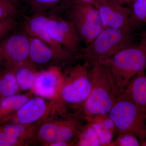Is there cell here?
Instances as JSON below:
<instances>
[{"label":"cell","mask_w":146,"mask_h":146,"mask_svg":"<svg viewBox=\"0 0 146 146\" xmlns=\"http://www.w3.org/2000/svg\"><path fill=\"white\" fill-rule=\"evenodd\" d=\"M89 68L91 90L82 106L84 119L108 115L119 96L115 78L108 65L98 62Z\"/></svg>","instance_id":"6da1fadb"},{"label":"cell","mask_w":146,"mask_h":146,"mask_svg":"<svg viewBox=\"0 0 146 146\" xmlns=\"http://www.w3.org/2000/svg\"><path fill=\"white\" fill-rule=\"evenodd\" d=\"M133 32L130 27L103 29L89 44L82 48L77 56L88 68L133 44Z\"/></svg>","instance_id":"7a4b0ae2"},{"label":"cell","mask_w":146,"mask_h":146,"mask_svg":"<svg viewBox=\"0 0 146 146\" xmlns=\"http://www.w3.org/2000/svg\"><path fill=\"white\" fill-rule=\"evenodd\" d=\"M100 62L109 67L119 96L134 77L146 70V49L133 45Z\"/></svg>","instance_id":"3957f363"},{"label":"cell","mask_w":146,"mask_h":146,"mask_svg":"<svg viewBox=\"0 0 146 146\" xmlns=\"http://www.w3.org/2000/svg\"><path fill=\"white\" fill-rule=\"evenodd\" d=\"M108 116L119 133L136 136L142 144L146 141V114L132 102L120 95Z\"/></svg>","instance_id":"277c9868"},{"label":"cell","mask_w":146,"mask_h":146,"mask_svg":"<svg viewBox=\"0 0 146 146\" xmlns=\"http://www.w3.org/2000/svg\"><path fill=\"white\" fill-rule=\"evenodd\" d=\"M91 90L89 68L84 64H78L68 68L63 74L58 96L65 103L82 106Z\"/></svg>","instance_id":"5b68a950"},{"label":"cell","mask_w":146,"mask_h":146,"mask_svg":"<svg viewBox=\"0 0 146 146\" xmlns=\"http://www.w3.org/2000/svg\"><path fill=\"white\" fill-rule=\"evenodd\" d=\"M65 12L66 19L72 23L85 46L91 43L103 29L98 11L93 4H75Z\"/></svg>","instance_id":"8992f818"},{"label":"cell","mask_w":146,"mask_h":146,"mask_svg":"<svg viewBox=\"0 0 146 146\" xmlns=\"http://www.w3.org/2000/svg\"><path fill=\"white\" fill-rule=\"evenodd\" d=\"M29 36L18 32L0 40V68L13 71L30 60Z\"/></svg>","instance_id":"52a82bcc"},{"label":"cell","mask_w":146,"mask_h":146,"mask_svg":"<svg viewBox=\"0 0 146 146\" xmlns=\"http://www.w3.org/2000/svg\"><path fill=\"white\" fill-rule=\"evenodd\" d=\"M48 16L44 14H35L24 17L25 31L29 36L36 37L52 48L62 62L77 58L70 50L55 42L50 36L48 30Z\"/></svg>","instance_id":"ba28073f"},{"label":"cell","mask_w":146,"mask_h":146,"mask_svg":"<svg viewBox=\"0 0 146 146\" xmlns=\"http://www.w3.org/2000/svg\"><path fill=\"white\" fill-rule=\"evenodd\" d=\"M48 16V30L50 36L77 57L82 48L81 41L72 23L66 18L56 15Z\"/></svg>","instance_id":"9c48e42d"},{"label":"cell","mask_w":146,"mask_h":146,"mask_svg":"<svg viewBox=\"0 0 146 146\" xmlns=\"http://www.w3.org/2000/svg\"><path fill=\"white\" fill-rule=\"evenodd\" d=\"M82 127L79 121L73 119L48 122L39 128L38 135L42 141L48 145L58 141L72 143L78 138Z\"/></svg>","instance_id":"30bf717a"},{"label":"cell","mask_w":146,"mask_h":146,"mask_svg":"<svg viewBox=\"0 0 146 146\" xmlns=\"http://www.w3.org/2000/svg\"><path fill=\"white\" fill-rule=\"evenodd\" d=\"M92 4L98 11L103 29L129 27V7L121 5L116 0H95Z\"/></svg>","instance_id":"8fae6325"},{"label":"cell","mask_w":146,"mask_h":146,"mask_svg":"<svg viewBox=\"0 0 146 146\" xmlns=\"http://www.w3.org/2000/svg\"><path fill=\"white\" fill-rule=\"evenodd\" d=\"M63 80V74L56 67L38 72L32 89L39 97L52 98L58 96Z\"/></svg>","instance_id":"7c38bea8"},{"label":"cell","mask_w":146,"mask_h":146,"mask_svg":"<svg viewBox=\"0 0 146 146\" xmlns=\"http://www.w3.org/2000/svg\"><path fill=\"white\" fill-rule=\"evenodd\" d=\"M48 106L46 102L42 97L29 99L13 116L15 121L13 123L31 125L44 116Z\"/></svg>","instance_id":"4fadbf2b"},{"label":"cell","mask_w":146,"mask_h":146,"mask_svg":"<svg viewBox=\"0 0 146 146\" xmlns=\"http://www.w3.org/2000/svg\"><path fill=\"white\" fill-rule=\"evenodd\" d=\"M120 95L133 103L146 114V74H138L125 88Z\"/></svg>","instance_id":"5bb4252c"},{"label":"cell","mask_w":146,"mask_h":146,"mask_svg":"<svg viewBox=\"0 0 146 146\" xmlns=\"http://www.w3.org/2000/svg\"><path fill=\"white\" fill-rule=\"evenodd\" d=\"M29 58L35 66L44 65L53 60L62 63L51 47L36 37L30 36Z\"/></svg>","instance_id":"9a60e30c"},{"label":"cell","mask_w":146,"mask_h":146,"mask_svg":"<svg viewBox=\"0 0 146 146\" xmlns=\"http://www.w3.org/2000/svg\"><path fill=\"white\" fill-rule=\"evenodd\" d=\"M30 125L13 123L0 127V146L19 145L31 131Z\"/></svg>","instance_id":"2e32d148"},{"label":"cell","mask_w":146,"mask_h":146,"mask_svg":"<svg viewBox=\"0 0 146 146\" xmlns=\"http://www.w3.org/2000/svg\"><path fill=\"white\" fill-rule=\"evenodd\" d=\"M29 99L27 95L19 94L0 98V123L12 118Z\"/></svg>","instance_id":"e0dca14e"},{"label":"cell","mask_w":146,"mask_h":146,"mask_svg":"<svg viewBox=\"0 0 146 146\" xmlns=\"http://www.w3.org/2000/svg\"><path fill=\"white\" fill-rule=\"evenodd\" d=\"M20 89L27 91L32 89L35 77L38 72L32 63L21 65L13 71Z\"/></svg>","instance_id":"ac0fdd59"},{"label":"cell","mask_w":146,"mask_h":146,"mask_svg":"<svg viewBox=\"0 0 146 146\" xmlns=\"http://www.w3.org/2000/svg\"><path fill=\"white\" fill-rule=\"evenodd\" d=\"M130 8L129 25L134 32L146 25V0H136Z\"/></svg>","instance_id":"d6986e66"},{"label":"cell","mask_w":146,"mask_h":146,"mask_svg":"<svg viewBox=\"0 0 146 146\" xmlns=\"http://www.w3.org/2000/svg\"><path fill=\"white\" fill-rule=\"evenodd\" d=\"M20 89L13 71L0 68V98L17 94Z\"/></svg>","instance_id":"ffe728a7"},{"label":"cell","mask_w":146,"mask_h":146,"mask_svg":"<svg viewBox=\"0 0 146 146\" xmlns=\"http://www.w3.org/2000/svg\"><path fill=\"white\" fill-rule=\"evenodd\" d=\"M77 140L78 146H102L96 131L89 122L82 127Z\"/></svg>","instance_id":"44dd1931"},{"label":"cell","mask_w":146,"mask_h":146,"mask_svg":"<svg viewBox=\"0 0 146 146\" xmlns=\"http://www.w3.org/2000/svg\"><path fill=\"white\" fill-rule=\"evenodd\" d=\"M63 0H28L32 10L35 14H44L48 11L52 12L56 10ZM45 15V14H44Z\"/></svg>","instance_id":"7402d4cb"},{"label":"cell","mask_w":146,"mask_h":146,"mask_svg":"<svg viewBox=\"0 0 146 146\" xmlns=\"http://www.w3.org/2000/svg\"><path fill=\"white\" fill-rule=\"evenodd\" d=\"M90 123L96 131L102 146H112L114 132L104 127L101 124L95 121H87Z\"/></svg>","instance_id":"603a6c76"},{"label":"cell","mask_w":146,"mask_h":146,"mask_svg":"<svg viewBox=\"0 0 146 146\" xmlns=\"http://www.w3.org/2000/svg\"><path fill=\"white\" fill-rule=\"evenodd\" d=\"M19 13L14 0H0V19L16 18Z\"/></svg>","instance_id":"cb8c5ba5"},{"label":"cell","mask_w":146,"mask_h":146,"mask_svg":"<svg viewBox=\"0 0 146 146\" xmlns=\"http://www.w3.org/2000/svg\"><path fill=\"white\" fill-rule=\"evenodd\" d=\"M114 146H141V142L136 136L128 133H119L117 138L112 142Z\"/></svg>","instance_id":"d4e9b609"},{"label":"cell","mask_w":146,"mask_h":146,"mask_svg":"<svg viewBox=\"0 0 146 146\" xmlns=\"http://www.w3.org/2000/svg\"><path fill=\"white\" fill-rule=\"evenodd\" d=\"M16 18L0 19V40L8 35L16 26Z\"/></svg>","instance_id":"484cf974"},{"label":"cell","mask_w":146,"mask_h":146,"mask_svg":"<svg viewBox=\"0 0 146 146\" xmlns=\"http://www.w3.org/2000/svg\"><path fill=\"white\" fill-rule=\"evenodd\" d=\"M95 0H63L59 7L55 11V14L65 12L69 7L75 4L80 3H93Z\"/></svg>","instance_id":"4316f807"},{"label":"cell","mask_w":146,"mask_h":146,"mask_svg":"<svg viewBox=\"0 0 146 146\" xmlns=\"http://www.w3.org/2000/svg\"><path fill=\"white\" fill-rule=\"evenodd\" d=\"M139 44L146 49V27L141 33V41Z\"/></svg>","instance_id":"83f0119b"},{"label":"cell","mask_w":146,"mask_h":146,"mask_svg":"<svg viewBox=\"0 0 146 146\" xmlns=\"http://www.w3.org/2000/svg\"><path fill=\"white\" fill-rule=\"evenodd\" d=\"M73 143L70 142H65V141H58V142H55L50 144L49 145L52 146H66L72 145Z\"/></svg>","instance_id":"f1b7e54d"},{"label":"cell","mask_w":146,"mask_h":146,"mask_svg":"<svg viewBox=\"0 0 146 146\" xmlns=\"http://www.w3.org/2000/svg\"><path fill=\"white\" fill-rule=\"evenodd\" d=\"M121 5H132L136 0H116Z\"/></svg>","instance_id":"f546056e"},{"label":"cell","mask_w":146,"mask_h":146,"mask_svg":"<svg viewBox=\"0 0 146 146\" xmlns=\"http://www.w3.org/2000/svg\"><path fill=\"white\" fill-rule=\"evenodd\" d=\"M141 146H146V141L145 143H143V144L141 145Z\"/></svg>","instance_id":"4dcf8cb0"},{"label":"cell","mask_w":146,"mask_h":146,"mask_svg":"<svg viewBox=\"0 0 146 146\" xmlns=\"http://www.w3.org/2000/svg\"><path fill=\"white\" fill-rule=\"evenodd\" d=\"M24 1H27L28 0H24Z\"/></svg>","instance_id":"1f68e13d"}]
</instances>
